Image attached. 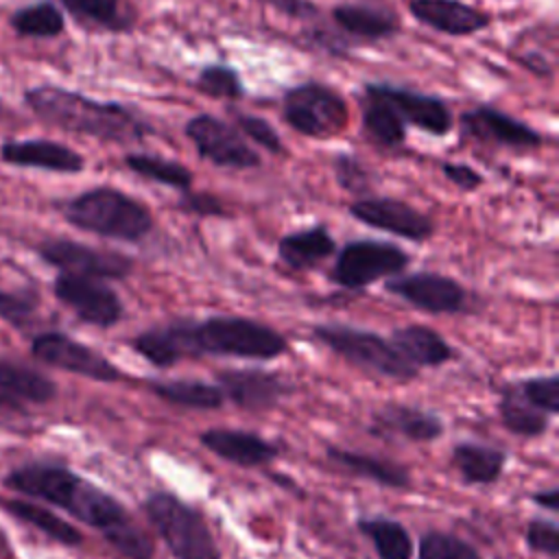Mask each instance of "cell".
Listing matches in <instances>:
<instances>
[{"mask_svg": "<svg viewBox=\"0 0 559 559\" xmlns=\"http://www.w3.org/2000/svg\"><path fill=\"white\" fill-rule=\"evenodd\" d=\"M4 487L50 502L83 524L100 531L111 548L127 559H153L155 544L129 511L105 489L57 463H26L7 474Z\"/></svg>", "mask_w": 559, "mask_h": 559, "instance_id": "cell-1", "label": "cell"}, {"mask_svg": "<svg viewBox=\"0 0 559 559\" xmlns=\"http://www.w3.org/2000/svg\"><path fill=\"white\" fill-rule=\"evenodd\" d=\"M26 109L48 127L111 144H135L155 133V127L135 109L118 100L92 98L55 83L24 90Z\"/></svg>", "mask_w": 559, "mask_h": 559, "instance_id": "cell-2", "label": "cell"}, {"mask_svg": "<svg viewBox=\"0 0 559 559\" xmlns=\"http://www.w3.org/2000/svg\"><path fill=\"white\" fill-rule=\"evenodd\" d=\"M59 212L81 231L122 242H140L155 227L153 214L142 201L111 186L87 188L61 201Z\"/></svg>", "mask_w": 559, "mask_h": 559, "instance_id": "cell-3", "label": "cell"}, {"mask_svg": "<svg viewBox=\"0 0 559 559\" xmlns=\"http://www.w3.org/2000/svg\"><path fill=\"white\" fill-rule=\"evenodd\" d=\"M190 343L194 358L210 354L271 360L288 349L286 336L271 325L231 314L190 321Z\"/></svg>", "mask_w": 559, "mask_h": 559, "instance_id": "cell-4", "label": "cell"}, {"mask_svg": "<svg viewBox=\"0 0 559 559\" xmlns=\"http://www.w3.org/2000/svg\"><path fill=\"white\" fill-rule=\"evenodd\" d=\"M142 509L175 559H221V548L201 511L175 493L155 491Z\"/></svg>", "mask_w": 559, "mask_h": 559, "instance_id": "cell-5", "label": "cell"}, {"mask_svg": "<svg viewBox=\"0 0 559 559\" xmlns=\"http://www.w3.org/2000/svg\"><path fill=\"white\" fill-rule=\"evenodd\" d=\"M312 338L367 373L402 382L417 378L419 369L406 362L393 343L378 332L343 323H319L312 328Z\"/></svg>", "mask_w": 559, "mask_h": 559, "instance_id": "cell-6", "label": "cell"}, {"mask_svg": "<svg viewBox=\"0 0 559 559\" xmlns=\"http://www.w3.org/2000/svg\"><path fill=\"white\" fill-rule=\"evenodd\" d=\"M282 118L304 138L330 140L347 127L349 111L334 87L321 81H304L282 94Z\"/></svg>", "mask_w": 559, "mask_h": 559, "instance_id": "cell-7", "label": "cell"}, {"mask_svg": "<svg viewBox=\"0 0 559 559\" xmlns=\"http://www.w3.org/2000/svg\"><path fill=\"white\" fill-rule=\"evenodd\" d=\"M411 258L393 242L360 238L347 242L330 271V280L347 290H360L382 277L404 273Z\"/></svg>", "mask_w": 559, "mask_h": 559, "instance_id": "cell-8", "label": "cell"}, {"mask_svg": "<svg viewBox=\"0 0 559 559\" xmlns=\"http://www.w3.org/2000/svg\"><path fill=\"white\" fill-rule=\"evenodd\" d=\"M183 133L201 159L229 170H249L262 164L260 153L245 135L214 114H197L183 124Z\"/></svg>", "mask_w": 559, "mask_h": 559, "instance_id": "cell-9", "label": "cell"}, {"mask_svg": "<svg viewBox=\"0 0 559 559\" xmlns=\"http://www.w3.org/2000/svg\"><path fill=\"white\" fill-rule=\"evenodd\" d=\"M37 253L46 264L70 275L122 280L133 271V260L129 255L111 249L90 247L70 238H48L37 247Z\"/></svg>", "mask_w": 559, "mask_h": 559, "instance_id": "cell-10", "label": "cell"}, {"mask_svg": "<svg viewBox=\"0 0 559 559\" xmlns=\"http://www.w3.org/2000/svg\"><path fill=\"white\" fill-rule=\"evenodd\" d=\"M31 354L55 369L76 373L96 382H118L124 373L100 352L74 341L63 332H41L31 343Z\"/></svg>", "mask_w": 559, "mask_h": 559, "instance_id": "cell-11", "label": "cell"}, {"mask_svg": "<svg viewBox=\"0 0 559 559\" xmlns=\"http://www.w3.org/2000/svg\"><path fill=\"white\" fill-rule=\"evenodd\" d=\"M52 293L87 325L111 328L124 314L120 295L109 284H105V280L59 273L55 277Z\"/></svg>", "mask_w": 559, "mask_h": 559, "instance_id": "cell-12", "label": "cell"}, {"mask_svg": "<svg viewBox=\"0 0 559 559\" xmlns=\"http://www.w3.org/2000/svg\"><path fill=\"white\" fill-rule=\"evenodd\" d=\"M384 288L413 308L430 314H456L469 308L467 288L454 277L432 271L393 275Z\"/></svg>", "mask_w": 559, "mask_h": 559, "instance_id": "cell-13", "label": "cell"}, {"mask_svg": "<svg viewBox=\"0 0 559 559\" xmlns=\"http://www.w3.org/2000/svg\"><path fill=\"white\" fill-rule=\"evenodd\" d=\"M459 127L463 135L496 148L526 151V148H539L544 142L542 133L533 129L528 122L487 103L465 109L459 116Z\"/></svg>", "mask_w": 559, "mask_h": 559, "instance_id": "cell-14", "label": "cell"}, {"mask_svg": "<svg viewBox=\"0 0 559 559\" xmlns=\"http://www.w3.org/2000/svg\"><path fill=\"white\" fill-rule=\"evenodd\" d=\"M347 210L358 223L411 242H424L435 234V221L402 199L367 194L349 203Z\"/></svg>", "mask_w": 559, "mask_h": 559, "instance_id": "cell-15", "label": "cell"}, {"mask_svg": "<svg viewBox=\"0 0 559 559\" xmlns=\"http://www.w3.org/2000/svg\"><path fill=\"white\" fill-rule=\"evenodd\" d=\"M369 85L400 114L406 127L421 129L430 135H448L454 127L448 103L435 94H424L386 81H369Z\"/></svg>", "mask_w": 559, "mask_h": 559, "instance_id": "cell-16", "label": "cell"}, {"mask_svg": "<svg viewBox=\"0 0 559 559\" xmlns=\"http://www.w3.org/2000/svg\"><path fill=\"white\" fill-rule=\"evenodd\" d=\"M223 397L242 411H271L293 386L280 373L262 369H227L216 378Z\"/></svg>", "mask_w": 559, "mask_h": 559, "instance_id": "cell-17", "label": "cell"}, {"mask_svg": "<svg viewBox=\"0 0 559 559\" xmlns=\"http://www.w3.org/2000/svg\"><path fill=\"white\" fill-rule=\"evenodd\" d=\"M330 24L354 48L393 39L402 28L395 11L373 2H338L330 11Z\"/></svg>", "mask_w": 559, "mask_h": 559, "instance_id": "cell-18", "label": "cell"}, {"mask_svg": "<svg viewBox=\"0 0 559 559\" xmlns=\"http://www.w3.org/2000/svg\"><path fill=\"white\" fill-rule=\"evenodd\" d=\"M0 159L13 168H31L59 175H79L85 170V157L79 151L46 138L4 140L0 144Z\"/></svg>", "mask_w": 559, "mask_h": 559, "instance_id": "cell-19", "label": "cell"}, {"mask_svg": "<svg viewBox=\"0 0 559 559\" xmlns=\"http://www.w3.org/2000/svg\"><path fill=\"white\" fill-rule=\"evenodd\" d=\"M408 13L419 24L450 37H469L491 24L489 13L463 0H408Z\"/></svg>", "mask_w": 559, "mask_h": 559, "instance_id": "cell-20", "label": "cell"}, {"mask_svg": "<svg viewBox=\"0 0 559 559\" xmlns=\"http://www.w3.org/2000/svg\"><path fill=\"white\" fill-rule=\"evenodd\" d=\"M367 430L376 437H402L413 443H428L443 435V421L437 413L419 406L386 404L371 415Z\"/></svg>", "mask_w": 559, "mask_h": 559, "instance_id": "cell-21", "label": "cell"}, {"mask_svg": "<svg viewBox=\"0 0 559 559\" xmlns=\"http://www.w3.org/2000/svg\"><path fill=\"white\" fill-rule=\"evenodd\" d=\"M201 445L218 459L240 467H262L280 454V445L249 430L207 428L199 437Z\"/></svg>", "mask_w": 559, "mask_h": 559, "instance_id": "cell-22", "label": "cell"}, {"mask_svg": "<svg viewBox=\"0 0 559 559\" xmlns=\"http://www.w3.org/2000/svg\"><path fill=\"white\" fill-rule=\"evenodd\" d=\"M57 397V384L41 371L0 356V406L24 411Z\"/></svg>", "mask_w": 559, "mask_h": 559, "instance_id": "cell-23", "label": "cell"}, {"mask_svg": "<svg viewBox=\"0 0 559 559\" xmlns=\"http://www.w3.org/2000/svg\"><path fill=\"white\" fill-rule=\"evenodd\" d=\"M129 345L148 365L159 369L173 367L186 358H194L190 343V319H177L164 325L146 328L138 332Z\"/></svg>", "mask_w": 559, "mask_h": 559, "instance_id": "cell-24", "label": "cell"}, {"mask_svg": "<svg viewBox=\"0 0 559 559\" xmlns=\"http://www.w3.org/2000/svg\"><path fill=\"white\" fill-rule=\"evenodd\" d=\"M360 127L365 138L380 148L393 151L406 142L408 127L369 83L360 90Z\"/></svg>", "mask_w": 559, "mask_h": 559, "instance_id": "cell-25", "label": "cell"}, {"mask_svg": "<svg viewBox=\"0 0 559 559\" xmlns=\"http://www.w3.org/2000/svg\"><path fill=\"white\" fill-rule=\"evenodd\" d=\"M389 341L400 352V356L417 369L439 367L454 358V349L448 345V341L428 325L411 323L404 328H395Z\"/></svg>", "mask_w": 559, "mask_h": 559, "instance_id": "cell-26", "label": "cell"}, {"mask_svg": "<svg viewBox=\"0 0 559 559\" xmlns=\"http://www.w3.org/2000/svg\"><path fill=\"white\" fill-rule=\"evenodd\" d=\"M328 459L360 478H367L371 483H378L382 487L389 489H406L411 487V472L402 465L395 463L391 459H382V456H373V454H365V452H354V450H345L338 445H328L325 448Z\"/></svg>", "mask_w": 559, "mask_h": 559, "instance_id": "cell-27", "label": "cell"}, {"mask_svg": "<svg viewBox=\"0 0 559 559\" xmlns=\"http://www.w3.org/2000/svg\"><path fill=\"white\" fill-rule=\"evenodd\" d=\"M336 251V242L325 225H312L290 231L277 242V258L293 271H308L328 260Z\"/></svg>", "mask_w": 559, "mask_h": 559, "instance_id": "cell-28", "label": "cell"}, {"mask_svg": "<svg viewBox=\"0 0 559 559\" xmlns=\"http://www.w3.org/2000/svg\"><path fill=\"white\" fill-rule=\"evenodd\" d=\"M450 461H452V467L463 478V483L491 485L504 472L507 452L496 445H487L478 441H461L452 448Z\"/></svg>", "mask_w": 559, "mask_h": 559, "instance_id": "cell-29", "label": "cell"}, {"mask_svg": "<svg viewBox=\"0 0 559 559\" xmlns=\"http://www.w3.org/2000/svg\"><path fill=\"white\" fill-rule=\"evenodd\" d=\"M61 11L85 28L105 33H129L135 28V13L124 0H55Z\"/></svg>", "mask_w": 559, "mask_h": 559, "instance_id": "cell-30", "label": "cell"}, {"mask_svg": "<svg viewBox=\"0 0 559 559\" xmlns=\"http://www.w3.org/2000/svg\"><path fill=\"white\" fill-rule=\"evenodd\" d=\"M9 26L17 37L57 39L66 31V15L55 0H35L17 7L9 15Z\"/></svg>", "mask_w": 559, "mask_h": 559, "instance_id": "cell-31", "label": "cell"}, {"mask_svg": "<svg viewBox=\"0 0 559 559\" xmlns=\"http://www.w3.org/2000/svg\"><path fill=\"white\" fill-rule=\"evenodd\" d=\"M0 507L15 520L37 528L39 533L55 539L57 544L79 546L83 542V535L79 533L76 526H72L68 520L55 515L50 509H46L41 504H35V502L22 500V498H9V500H0Z\"/></svg>", "mask_w": 559, "mask_h": 559, "instance_id": "cell-32", "label": "cell"}, {"mask_svg": "<svg viewBox=\"0 0 559 559\" xmlns=\"http://www.w3.org/2000/svg\"><path fill=\"white\" fill-rule=\"evenodd\" d=\"M498 413L502 426L518 437H539L548 428V415L537 411L520 391L518 382L509 384L500 393Z\"/></svg>", "mask_w": 559, "mask_h": 559, "instance_id": "cell-33", "label": "cell"}, {"mask_svg": "<svg viewBox=\"0 0 559 559\" xmlns=\"http://www.w3.org/2000/svg\"><path fill=\"white\" fill-rule=\"evenodd\" d=\"M356 526L373 544L378 559H413V537L397 520L384 515L360 518Z\"/></svg>", "mask_w": 559, "mask_h": 559, "instance_id": "cell-34", "label": "cell"}, {"mask_svg": "<svg viewBox=\"0 0 559 559\" xmlns=\"http://www.w3.org/2000/svg\"><path fill=\"white\" fill-rule=\"evenodd\" d=\"M151 391L159 400L181 408L214 411L221 408L225 402L221 389L203 380H157L151 382Z\"/></svg>", "mask_w": 559, "mask_h": 559, "instance_id": "cell-35", "label": "cell"}, {"mask_svg": "<svg viewBox=\"0 0 559 559\" xmlns=\"http://www.w3.org/2000/svg\"><path fill=\"white\" fill-rule=\"evenodd\" d=\"M122 164L138 177L148 179L153 183L173 188V190H190L192 188V173L175 162V159H166L162 155H153V153H127L122 157Z\"/></svg>", "mask_w": 559, "mask_h": 559, "instance_id": "cell-36", "label": "cell"}, {"mask_svg": "<svg viewBox=\"0 0 559 559\" xmlns=\"http://www.w3.org/2000/svg\"><path fill=\"white\" fill-rule=\"evenodd\" d=\"M192 85L197 92L218 100H242L247 94L238 70L227 63H205Z\"/></svg>", "mask_w": 559, "mask_h": 559, "instance_id": "cell-37", "label": "cell"}, {"mask_svg": "<svg viewBox=\"0 0 559 559\" xmlns=\"http://www.w3.org/2000/svg\"><path fill=\"white\" fill-rule=\"evenodd\" d=\"M419 559H483L463 537L445 531H428L419 539Z\"/></svg>", "mask_w": 559, "mask_h": 559, "instance_id": "cell-38", "label": "cell"}, {"mask_svg": "<svg viewBox=\"0 0 559 559\" xmlns=\"http://www.w3.org/2000/svg\"><path fill=\"white\" fill-rule=\"evenodd\" d=\"M332 170H334L336 183H338L343 190L352 192V194L367 197V192H369L371 186H373V175L365 168V164H362L356 155L338 153V155L332 159Z\"/></svg>", "mask_w": 559, "mask_h": 559, "instance_id": "cell-39", "label": "cell"}, {"mask_svg": "<svg viewBox=\"0 0 559 559\" xmlns=\"http://www.w3.org/2000/svg\"><path fill=\"white\" fill-rule=\"evenodd\" d=\"M520 391L524 393V397L542 413H546L548 417L559 413V376L557 373H548V376H535L528 380L518 382Z\"/></svg>", "mask_w": 559, "mask_h": 559, "instance_id": "cell-40", "label": "cell"}, {"mask_svg": "<svg viewBox=\"0 0 559 559\" xmlns=\"http://www.w3.org/2000/svg\"><path fill=\"white\" fill-rule=\"evenodd\" d=\"M247 140L255 142L258 146H262L266 153L271 155H282L286 153V146L280 138V133L275 131V127L264 120L262 116H253V114H236V124H234Z\"/></svg>", "mask_w": 559, "mask_h": 559, "instance_id": "cell-41", "label": "cell"}, {"mask_svg": "<svg viewBox=\"0 0 559 559\" xmlns=\"http://www.w3.org/2000/svg\"><path fill=\"white\" fill-rule=\"evenodd\" d=\"M37 312V295L28 288L2 290L0 288V319L13 328H26Z\"/></svg>", "mask_w": 559, "mask_h": 559, "instance_id": "cell-42", "label": "cell"}, {"mask_svg": "<svg viewBox=\"0 0 559 559\" xmlns=\"http://www.w3.org/2000/svg\"><path fill=\"white\" fill-rule=\"evenodd\" d=\"M526 546L535 552H542L550 559L559 557V526L548 518H533L526 524Z\"/></svg>", "mask_w": 559, "mask_h": 559, "instance_id": "cell-43", "label": "cell"}, {"mask_svg": "<svg viewBox=\"0 0 559 559\" xmlns=\"http://www.w3.org/2000/svg\"><path fill=\"white\" fill-rule=\"evenodd\" d=\"M177 207L181 212H188V214H194V216H227V207L216 194L194 192L192 188L181 192V197L177 201Z\"/></svg>", "mask_w": 559, "mask_h": 559, "instance_id": "cell-44", "label": "cell"}, {"mask_svg": "<svg viewBox=\"0 0 559 559\" xmlns=\"http://www.w3.org/2000/svg\"><path fill=\"white\" fill-rule=\"evenodd\" d=\"M260 2L301 24H310L321 17V9L312 0H260Z\"/></svg>", "mask_w": 559, "mask_h": 559, "instance_id": "cell-45", "label": "cell"}, {"mask_svg": "<svg viewBox=\"0 0 559 559\" xmlns=\"http://www.w3.org/2000/svg\"><path fill=\"white\" fill-rule=\"evenodd\" d=\"M441 173L450 183H454L463 192H474L485 183V177L476 168L463 162H443Z\"/></svg>", "mask_w": 559, "mask_h": 559, "instance_id": "cell-46", "label": "cell"}, {"mask_svg": "<svg viewBox=\"0 0 559 559\" xmlns=\"http://www.w3.org/2000/svg\"><path fill=\"white\" fill-rule=\"evenodd\" d=\"M518 61H520V66H524V68H526L531 74H535V76L550 79V76L555 74L552 61H548V59H546L542 52H537V50H528V52L520 55Z\"/></svg>", "mask_w": 559, "mask_h": 559, "instance_id": "cell-47", "label": "cell"}, {"mask_svg": "<svg viewBox=\"0 0 559 559\" xmlns=\"http://www.w3.org/2000/svg\"><path fill=\"white\" fill-rule=\"evenodd\" d=\"M531 500L535 502V504H539V507H544V509H548V511H557L559 509V489L557 487H550V489H542V491H535L533 496H531Z\"/></svg>", "mask_w": 559, "mask_h": 559, "instance_id": "cell-48", "label": "cell"}, {"mask_svg": "<svg viewBox=\"0 0 559 559\" xmlns=\"http://www.w3.org/2000/svg\"><path fill=\"white\" fill-rule=\"evenodd\" d=\"M9 555V539L4 535V531L0 528V557H7Z\"/></svg>", "mask_w": 559, "mask_h": 559, "instance_id": "cell-49", "label": "cell"}, {"mask_svg": "<svg viewBox=\"0 0 559 559\" xmlns=\"http://www.w3.org/2000/svg\"><path fill=\"white\" fill-rule=\"evenodd\" d=\"M0 105H2V96H0Z\"/></svg>", "mask_w": 559, "mask_h": 559, "instance_id": "cell-50", "label": "cell"}]
</instances>
